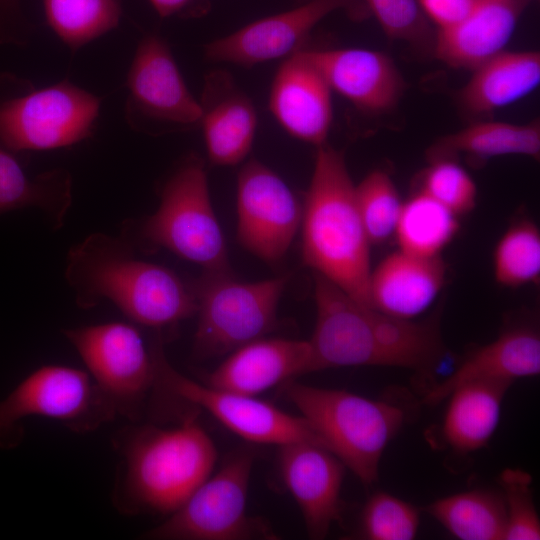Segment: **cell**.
<instances>
[{"instance_id": "44dd1931", "label": "cell", "mask_w": 540, "mask_h": 540, "mask_svg": "<svg viewBox=\"0 0 540 540\" xmlns=\"http://www.w3.org/2000/svg\"><path fill=\"white\" fill-rule=\"evenodd\" d=\"M529 0H473L455 26L439 30L435 55L453 68L473 69L502 52Z\"/></svg>"}, {"instance_id": "5bb4252c", "label": "cell", "mask_w": 540, "mask_h": 540, "mask_svg": "<svg viewBox=\"0 0 540 540\" xmlns=\"http://www.w3.org/2000/svg\"><path fill=\"white\" fill-rule=\"evenodd\" d=\"M127 116L134 126L159 124L189 128L199 124L202 109L188 89L163 38L148 35L139 43L126 81Z\"/></svg>"}, {"instance_id": "d590c367", "label": "cell", "mask_w": 540, "mask_h": 540, "mask_svg": "<svg viewBox=\"0 0 540 540\" xmlns=\"http://www.w3.org/2000/svg\"><path fill=\"white\" fill-rule=\"evenodd\" d=\"M385 34L395 40L423 42L427 28L418 0H365Z\"/></svg>"}, {"instance_id": "7402d4cb", "label": "cell", "mask_w": 540, "mask_h": 540, "mask_svg": "<svg viewBox=\"0 0 540 540\" xmlns=\"http://www.w3.org/2000/svg\"><path fill=\"white\" fill-rule=\"evenodd\" d=\"M445 281L440 257L424 258L401 250L388 255L370 275L372 309L413 320L435 300Z\"/></svg>"}, {"instance_id": "603a6c76", "label": "cell", "mask_w": 540, "mask_h": 540, "mask_svg": "<svg viewBox=\"0 0 540 540\" xmlns=\"http://www.w3.org/2000/svg\"><path fill=\"white\" fill-rule=\"evenodd\" d=\"M540 373V338L530 328H513L493 342L474 351L442 382L433 385L424 396V404L443 401L458 386L470 381H502Z\"/></svg>"}, {"instance_id": "ac0fdd59", "label": "cell", "mask_w": 540, "mask_h": 540, "mask_svg": "<svg viewBox=\"0 0 540 540\" xmlns=\"http://www.w3.org/2000/svg\"><path fill=\"white\" fill-rule=\"evenodd\" d=\"M268 108L292 137L316 147L326 143L333 118L332 90L303 50L280 64Z\"/></svg>"}, {"instance_id": "8d00e7d4", "label": "cell", "mask_w": 540, "mask_h": 540, "mask_svg": "<svg viewBox=\"0 0 540 540\" xmlns=\"http://www.w3.org/2000/svg\"><path fill=\"white\" fill-rule=\"evenodd\" d=\"M423 13L439 30L458 24L468 14L473 0H418Z\"/></svg>"}, {"instance_id": "7a4b0ae2", "label": "cell", "mask_w": 540, "mask_h": 540, "mask_svg": "<svg viewBox=\"0 0 540 540\" xmlns=\"http://www.w3.org/2000/svg\"><path fill=\"white\" fill-rule=\"evenodd\" d=\"M316 323L310 372L347 366L432 368L444 353L436 326L364 307L315 274Z\"/></svg>"}, {"instance_id": "4316f807", "label": "cell", "mask_w": 540, "mask_h": 540, "mask_svg": "<svg viewBox=\"0 0 540 540\" xmlns=\"http://www.w3.org/2000/svg\"><path fill=\"white\" fill-rule=\"evenodd\" d=\"M465 154L479 160L504 155H525L539 159L540 123L525 124L486 121L471 124L441 138L430 149V159Z\"/></svg>"}, {"instance_id": "52a82bcc", "label": "cell", "mask_w": 540, "mask_h": 540, "mask_svg": "<svg viewBox=\"0 0 540 540\" xmlns=\"http://www.w3.org/2000/svg\"><path fill=\"white\" fill-rule=\"evenodd\" d=\"M288 275L240 282L232 273L203 274L192 284L198 322L193 355L207 359L233 350L272 331Z\"/></svg>"}, {"instance_id": "e575fe53", "label": "cell", "mask_w": 540, "mask_h": 540, "mask_svg": "<svg viewBox=\"0 0 540 540\" xmlns=\"http://www.w3.org/2000/svg\"><path fill=\"white\" fill-rule=\"evenodd\" d=\"M422 191L456 215L470 211L476 201V185L468 172L449 158L431 160Z\"/></svg>"}, {"instance_id": "f35d334b", "label": "cell", "mask_w": 540, "mask_h": 540, "mask_svg": "<svg viewBox=\"0 0 540 540\" xmlns=\"http://www.w3.org/2000/svg\"><path fill=\"white\" fill-rule=\"evenodd\" d=\"M157 14L170 17L186 9L193 0H148Z\"/></svg>"}, {"instance_id": "5b68a950", "label": "cell", "mask_w": 540, "mask_h": 540, "mask_svg": "<svg viewBox=\"0 0 540 540\" xmlns=\"http://www.w3.org/2000/svg\"><path fill=\"white\" fill-rule=\"evenodd\" d=\"M120 236L131 246L165 248L203 272L232 273L204 163L194 155L165 182L158 209L138 224L125 223Z\"/></svg>"}, {"instance_id": "9c48e42d", "label": "cell", "mask_w": 540, "mask_h": 540, "mask_svg": "<svg viewBox=\"0 0 540 540\" xmlns=\"http://www.w3.org/2000/svg\"><path fill=\"white\" fill-rule=\"evenodd\" d=\"M252 451L228 458L168 518L147 531L155 540L276 539L261 519L247 512V497L254 466Z\"/></svg>"}, {"instance_id": "cb8c5ba5", "label": "cell", "mask_w": 540, "mask_h": 540, "mask_svg": "<svg viewBox=\"0 0 540 540\" xmlns=\"http://www.w3.org/2000/svg\"><path fill=\"white\" fill-rule=\"evenodd\" d=\"M472 70L459 93L460 103L470 113H489L536 89L540 82V53L503 50Z\"/></svg>"}, {"instance_id": "8fae6325", "label": "cell", "mask_w": 540, "mask_h": 540, "mask_svg": "<svg viewBox=\"0 0 540 540\" xmlns=\"http://www.w3.org/2000/svg\"><path fill=\"white\" fill-rule=\"evenodd\" d=\"M117 415L136 420L156 385L151 350L134 326L109 322L63 329Z\"/></svg>"}, {"instance_id": "836d02e7", "label": "cell", "mask_w": 540, "mask_h": 540, "mask_svg": "<svg viewBox=\"0 0 540 540\" xmlns=\"http://www.w3.org/2000/svg\"><path fill=\"white\" fill-rule=\"evenodd\" d=\"M506 512L504 540H539L540 521L532 495V477L524 470L506 468L499 477Z\"/></svg>"}, {"instance_id": "f546056e", "label": "cell", "mask_w": 540, "mask_h": 540, "mask_svg": "<svg viewBox=\"0 0 540 540\" xmlns=\"http://www.w3.org/2000/svg\"><path fill=\"white\" fill-rule=\"evenodd\" d=\"M46 21L71 50L117 27L121 0H43Z\"/></svg>"}, {"instance_id": "8992f818", "label": "cell", "mask_w": 540, "mask_h": 540, "mask_svg": "<svg viewBox=\"0 0 540 540\" xmlns=\"http://www.w3.org/2000/svg\"><path fill=\"white\" fill-rule=\"evenodd\" d=\"M282 392L324 446L364 485L377 480L384 450L405 419L400 407L294 379L282 385Z\"/></svg>"}, {"instance_id": "3957f363", "label": "cell", "mask_w": 540, "mask_h": 540, "mask_svg": "<svg viewBox=\"0 0 540 540\" xmlns=\"http://www.w3.org/2000/svg\"><path fill=\"white\" fill-rule=\"evenodd\" d=\"M117 447L122 461L112 499L127 515H170L213 473L218 458L195 413L170 427H130Z\"/></svg>"}, {"instance_id": "f1b7e54d", "label": "cell", "mask_w": 540, "mask_h": 540, "mask_svg": "<svg viewBox=\"0 0 540 540\" xmlns=\"http://www.w3.org/2000/svg\"><path fill=\"white\" fill-rule=\"evenodd\" d=\"M458 231V215L422 190L403 203L395 234L401 251L439 257Z\"/></svg>"}, {"instance_id": "e0dca14e", "label": "cell", "mask_w": 540, "mask_h": 540, "mask_svg": "<svg viewBox=\"0 0 540 540\" xmlns=\"http://www.w3.org/2000/svg\"><path fill=\"white\" fill-rule=\"evenodd\" d=\"M303 50L335 91L358 110L380 114L394 108L404 90V79L393 60L364 48Z\"/></svg>"}, {"instance_id": "277c9868", "label": "cell", "mask_w": 540, "mask_h": 540, "mask_svg": "<svg viewBox=\"0 0 540 540\" xmlns=\"http://www.w3.org/2000/svg\"><path fill=\"white\" fill-rule=\"evenodd\" d=\"M301 253L315 274L371 308L370 241L342 151L317 147L301 220Z\"/></svg>"}, {"instance_id": "ffe728a7", "label": "cell", "mask_w": 540, "mask_h": 540, "mask_svg": "<svg viewBox=\"0 0 540 540\" xmlns=\"http://www.w3.org/2000/svg\"><path fill=\"white\" fill-rule=\"evenodd\" d=\"M202 127L209 161L233 166L249 154L257 130V112L252 100L223 70L205 77L201 100Z\"/></svg>"}, {"instance_id": "2e32d148", "label": "cell", "mask_w": 540, "mask_h": 540, "mask_svg": "<svg viewBox=\"0 0 540 540\" xmlns=\"http://www.w3.org/2000/svg\"><path fill=\"white\" fill-rule=\"evenodd\" d=\"M281 479L297 503L311 539H323L340 518L344 464L312 442L279 447Z\"/></svg>"}, {"instance_id": "d6986e66", "label": "cell", "mask_w": 540, "mask_h": 540, "mask_svg": "<svg viewBox=\"0 0 540 540\" xmlns=\"http://www.w3.org/2000/svg\"><path fill=\"white\" fill-rule=\"evenodd\" d=\"M311 349L306 340L259 338L229 353L207 377L206 384L257 396L310 372Z\"/></svg>"}, {"instance_id": "9a60e30c", "label": "cell", "mask_w": 540, "mask_h": 540, "mask_svg": "<svg viewBox=\"0 0 540 540\" xmlns=\"http://www.w3.org/2000/svg\"><path fill=\"white\" fill-rule=\"evenodd\" d=\"M351 0H309L293 9L255 20L205 45L212 62L252 67L286 59L302 50L310 33L325 17Z\"/></svg>"}, {"instance_id": "30bf717a", "label": "cell", "mask_w": 540, "mask_h": 540, "mask_svg": "<svg viewBox=\"0 0 540 540\" xmlns=\"http://www.w3.org/2000/svg\"><path fill=\"white\" fill-rule=\"evenodd\" d=\"M151 352L155 387L205 410L244 440L278 447L295 442H312L325 447L301 415L285 412L257 396L218 389L180 373L166 359L160 338L153 344Z\"/></svg>"}, {"instance_id": "ba28073f", "label": "cell", "mask_w": 540, "mask_h": 540, "mask_svg": "<svg viewBox=\"0 0 540 540\" xmlns=\"http://www.w3.org/2000/svg\"><path fill=\"white\" fill-rule=\"evenodd\" d=\"M117 412L88 372L44 365L27 375L0 400V449L16 448L24 437L23 420L43 417L74 432L86 433L112 421Z\"/></svg>"}, {"instance_id": "83f0119b", "label": "cell", "mask_w": 540, "mask_h": 540, "mask_svg": "<svg viewBox=\"0 0 540 540\" xmlns=\"http://www.w3.org/2000/svg\"><path fill=\"white\" fill-rule=\"evenodd\" d=\"M461 540H504L506 512L502 496L475 489L440 498L425 508Z\"/></svg>"}, {"instance_id": "6da1fadb", "label": "cell", "mask_w": 540, "mask_h": 540, "mask_svg": "<svg viewBox=\"0 0 540 540\" xmlns=\"http://www.w3.org/2000/svg\"><path fill=\"white\" fill-rule=\"evenodd\" d=\"M65 279L78 307L108 300L133 322L158 331L197 312L192 285L167 267L136 258L121 236L96 232L71 247Z\"/></svg>"}, {"instance_id": "7c38bea8", "label": "cell", "mask_w": 540, "mask_h": 540, "mask_svg": "<svg viewBox=\"0 0 540 540\" xmlns=\"http://www.w3.org/2000/svg\"><path fill=\"white\" fill-rule=\"evenodd\" d=\"M101 100L65 80L0 102V145L9 151L50 150L92 134Z\"/></svg>"}, {"instance_id": "1f68e13d", "label": "cell", "mask_w": 540, "mask_h": 540, "mask_svg": "<svg viewBox=\"0 0 540 540\" xmlns=\"http://www.w3.org/2000/svg\"><path fill=\"white\" fill-rule=\"evenodd\" d=\"M356 200L371 244L382 243L395 233L403 203L385 172L369 173L356 186Z\"/></svg>"}, {"instance_id": "4fadbf2b", "label": "cell", "mask_w": 540, "mask_h": 540, "mask_svg": "<svg viewBox=\"0 0 540 540\" xmlns=\"http://www.w3.org/2000/svg\"><path fill=\"white\" fill-rule=\"evenodd\" d=\"M237 239L266 263L281 261L301 226L303 206L287 183L264 163L242 166L236 191Z\"/></svg>"}, {"instance_id": "74e56055", "label": "cell", "mask_w": 540, "mask_h": 540, "mask_svg": "<svg viewBox=\"0 0 540 540\" xmlns=\"http://www.w3.org/2000/svg\"><path fill=\"white\" fill-rule=\"evenodd\" d=\"M20 0H0V44L22 45L27 41L19 10Z\"/></svg>"}, {"instance_id": "d6a6232c", "label": "cell", "mask_w": 540, "mask_h": 540, "mask_svg": "<svg viewBox=\"0 0 540 540\" xmlns=\"http://www.w3.org/2000/svg\"><path fill=\"white\" fill-rule=\"evenodd\" d=\"M420 517L410 503L386 492L374 493L365 503L360 531L369 540H411L415 538Z\"/></svg>"}, {"instance_id": "4dcf8cb0", "label": "cell", "mask_w": 540, "mask_h": 540, "mask_svg": "<svg viewBox=\"0 0 540 540\" xmlns=\"http://www.w3.org/2000/svg\"><path fill=\"white\" fill-rule=\"evenodd\" d=\"M494 274L509 287L538 282L540 234L534 223L522 220L504 233L494 252Z\"/></svg>"}, {"instance_id": "d4e9b609", "label": "cell", "mask_w": 540, "mask_h": 540, "mask_svg": "<svg viewBox=\"0 0 540 540\" xmlns=\"http://www.w3.org/2000/svg\"><path fill=\"white\" fill-rule=\"evenodd\" d=\"M510 386L508 382L478 380L456 387L448 395L441 426L445 443L458 453L486 446L498 426L502 401Z\"/></svg>"}, {"instance_id": "484cf974", "label": "cell", "mask_w": 540, "mask_h": 540, "mask_svg": "<svg viewBox=\"0 0 540 540\" xmlns=\"http://www.w3.org/2000/svg\"><path fill=\"white\" fill-rule=\"evenodd\" d=\"M72 203V180L62 169L29 177L15 157L0 145V214L35 207L57 229L62 227Z\"/></svg>"}]
</instances>
